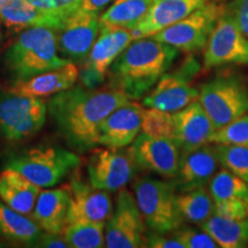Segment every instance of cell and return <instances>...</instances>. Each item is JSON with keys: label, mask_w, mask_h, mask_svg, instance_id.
<instances>
[{"label": "cell", "mask_w": 248, "mask_h": 248, "mask_svg": "<svg viewBox=\"0 0 248 248\" xmlns=\"http://www.w3.org/2000/svg\"><path fill=\"white\" fill-rule=\"evenodd\" d=\"M86 171L90 184L108 192L122 190L135 177V161L129 151L121 148H93L91 150Z\"/></svg>", "instance_id": "cell-13"}, {"label": "cell", "mask_w": 248, "mask_h": 248, "mask_svg": "<svg viewBox=\"0 0 248 248\" xmlns=\"http://www.w3.org/2000/svg\"><path fill=\"white\" fill-rule=\"evenodd\" d=\"M2 39V31H1V21H0V42Z\"/></svg>", "instance_id": "cell-41"}, {"label": "cell", "mask_w": 248, "mask_h": 248, "mask_svg": "<svg viewBox=\"0 0 248 248\" xmlns=\"http://www.w3.org/2000/svg\"><path fill=\"white\" fill-rule=\"evenodd\" d=\"M209 142L248 147V113L215 130L210 136Z\"/></svg>", "instance_id": "cell-32"}, {"label": "cell", "mask_w": 248, "mask_h": 248, "mask_svg": "<svg viewBox=\"0 0 248 248\" xmlns=\"http://www.w3.org/2000/svg\"><path fill=\"white\" fill-rule=\"evenodd\" d=\"M114 0H83L78 11L84 12V13L99 15Z\"/></svg>", "instance_id": "cell-39"}, {"label": "cell", "mask_w": 248, "mask_h": 248, "mask_svg": "<svg viewBox=\"0 0 248 248\" xmlns=\"http://www.w3.org/2000/svg\"><path fill=\"white\" fill-rule=\"evenodd\" d=\"M177 208L184 222L200 226L214 214L215 203L208 187H200L176 195Z\"/></svg>", "instance_id": "cell-28"}, {"label": "cell", "mask_w": 248, "mask_h": 248, "mask_svg": "<svg viewBox=\"0 0 248 248\" xmlns=\"http://www.w3.org/2000/svg\"><path fill=\"white\" fill-rule=\"evenodd\" d=\"M202 66L193 54H188L179 66L167 71L142 98V106L173 113L198 100L199 90L192 82Z\"/></svg>", "instance_id": "cell-7"}, {"label": "cell", "mask_w": 248, "mask_h": 248, "mask_svg": "<svg viewBox=\"0 0 248 248\" xmlns=\"http://www.w3.org/2000/svg\"><path fill=\"white\" fill-rule=\"evenodd\" d=\"M210 0H157L131 30L133 39L145 38L175 24Z\"/></svg>", "instance_id": "cell-20"}, {"label": "cell", "mask_w": 248, "mask_h": 248, "mask_svg": "<svg viewBox=\"0 0 248 248\" xmlns=\"http://www.w3.org/2000/svg\"><path fill=\"white\" fill-rule=\"evenodd\" d=\"M0 21L15 31L35 26H45L55 30L62 27L57 21L40 14L27 0H0Z\"/></svg>", "instance_id": "cell-25"}, {"label": "cell", "mask_w": 248, "mask_h": 248, "mask_svg": "<svg viewBox=\"0 0 248 248\" xmlns=\"http://www.w3.org/2000/svg\"><path fill=\"white\" fill-rule=\"evenodd\" d=\"M200 228V226H199ZM177 239L181 241L183 248H217L218 245L215 243L210 235L203 229L195 228H179L173 231Z\"/></svg>", "instance_id": "cell-35"}, {"label": "cell", "mask_w": 248, "mask_h": 248, "mask_svg": "<svg viewBox=\"0 0 248 248\" xmlns=\"http://www.w3.org/2000/svg\"><path fill=\"white\" fill-rule=\"evenodd\" d=\"M144 113L145 108L137 100H128L115 108L100 124L98 144L119 150L131 145L141 132Z\"/></svg>", "instance_id": "cell-17"}, {"label": "cell", "mask_w": 248, "mask_h": 248, "mask_svg": "<svg viewBox=\"0 0 248 248\" xmlns=\"http://www.w3.org/2000/svg\"><path fill=\"white\" fill-rule=\"evenodd\" d=\"M130 99L119 89L73 86L48 100L47 111L59 133L77 152L98 146L99 128L106 117Z\"/></svg>", "instance_id": "cell-1"}, {"label": "cell", "mask_w": 248, "mask_h": 248, "mask_svg": "<svg viewBox=\"0 0 248 248\" xmlns=\"http://www.w3.org/2000/svg\"><path fill=\"white\" fill-rule=\"evenodd\" d=\"M100 15L77 11L57 30L59 54L67 61L83 62L101 31Z\"/></svg>", "instance_id": "cell-15"}, {"label": "cell", "mask_w": 248, "mask_h": 248, "mask_svg": "<svg viewBox=\"0 0 248 248\" xmlns=\"http://www.w3.org/2000/svg\"><path fill=\"white\" fill-rule=\"evenodd\" d=\"M226 9L234 17L235 22L248 38V0H231Z\"/></svg>", "instance_id": "cell-36"}, {"label": "cell", "mask_w": 248, "mask_h": 248, "mask_svg": "<svg viewBox=\"0 0 248 248\" xmlns=\"http://www.w3.org/2000/svg\"><path fill=\"white\" fill-rule=\"evenodd\" d=\"M40 14L63 23L78 11L83 0H27Z\"/></svg>", "instance_id": "cell-33"}, {"label": "cell", "mask_w": 248, "mask_h": 248, "mask_svg": "<svg viewBox=\"0 0 248 248\" xmlns=\"http://www.w3.org/2000/svg\"><path fill=\"white\" fill-rule=\"evenodd\" d=\"M225 8L226 5L219 0H210L181 21L151 37L173 46L179 52L197 53L206 47L214 28Z\"/></svg>", "instance_id": "cell-8"}, {"label": "cell", "mask_w": 248, "mask_h": 248, "mask_svg": "<svg viewBox=\"0 0 248 248\" xmlns=\"http://www.w3.org/2000/svg\"><path fill=\"white\" fill-rule=\"evenodd\" d=\"M79 77V69L76 63L69 62L57 69L31 77L24 82L15 83L11 91L28 97L44 98L66 91L75 86Z\"/></svg>", "instance_id": "cell-21"}, {"label": "cell", "mask_w": 248, "mask_h": 248, "mask_svg": "<svg viewBox=\"0 0 248 248\" xmlns=\"http://www.w3.org/2000/svg\"><path fill=\"white\" fill-rule=\"evenodd\" d=\"M153 0H114L99 16L101 28L132 30L147 14Z\"/></svg>", "instance_id": "cell-27"}, {"label": "cell", "mask_w": 248, "mask_h": 248, "mask_svg": "<svg viewBox=\"0 0 248 248\" xmlns=\"http://www.w3.org/2000/svg\"><path fill=\"white\" fill-rule=\"evenodd\" d=\"M128 151L138 169L148 170L164 178H172L177 172L182 153L171 139L140 132Z\"/></svg>", "instance_id": "cell-14"}, {"label": "cell", "mask_w": 248, "mask_h": 248, "mask_svg": "<svg viewBox=\"0 0 248 248\" xmlns=\"http://www.w3.org/2000/svg\"><path fill=\"white\" fill-rule=\"evenodd\" d=\"M173 141L181 153L197 150L209 144V138L215 131L212 121L201 106L199 100L172 113Z\"/></svg>", "instance_id": "cell-19"}, {"label": "cell", "mask_w": 248, "mask_h": 248, "mask_svg": "<svg viewBox=\"0 0 248 248\" xmlns=\"http://www.w3.org/2000/svg\"><path fill=\"white\" fill-rule=\"evenodd\" d=\"M37 248H68L67 241L64 235L61 233H51V232L43 231L39 239L35 244Z\"/></svg>", "instance_id": "cell-38"}, {"label": "cell", "mask_w": 248, "mask_h": 248, "mask_svg": "<svg viewBox=\"0 0 248 248\" xmlns=\"http://www.w3.org/2000/svg\"><path fill=\"white\" fill-rule=\"evenodd\" d=\"M153 1H157V0H153Z\"/></svg>", "instance_id": "cell-42"}, {"label": "cell", "mask_w": 248, "mask_h": 248, "mask_svg": "<svg viewBox=\"0 0 248 248\" xmlns=\"http://www.w3.org/2000/svg\"><path fill=\"white\" fill-rule=\"evenodd\" d=\"M40 187L16 170L5 168L0 173V200L16 212L31 215Z\"/></svg>", "instance_id": "cell-23"}, {"label": "cell", "mask_w": 248, "mask_h": 248, "mask_svg": "<svg viewBox=\"0 0 248 248\" xmlns=\"http://www.w3.org/2000/svg\"><path fill=\"white\" fill-rule=\"evenodd\" d=\"M43 229L28 217L14 210L0 200V237L15 244L35 247Z\"/></svg>", "instance_id": "cell-24"}, {"label": "cell", "mask_w": 248, "mask_h": 248, "mask_svg": "<svg viewBox=\"0 0 248 248\" xmlns=\"http://www.w3.org/2000/svg\"><path fill=\"white\" fill-rule=\"evenodd\" d=\"M133 40L132 32L129 29L101 28L91 51L82 62L78 77L82 86L88 89L100 88L113 62Z\"/></svg>", "instance_id": "cell-12"}, {"label": "cell", "mask_w": 248, "mask_h": 248, "mask_svg": "<svg viewBox=\"0 0 248 248\" xmlns=\"http://www.w3.org/2000/svg\"><path fill=\"white\" fill-rule=\"evenodd\" d=\"M198 100L217 130L248 113V85L237 75H218L201 85Z\"/></svg>", "instance_id": "cell-6"}, {"label": "cell", "mask_w": 248, "mask_h": 248, "mask_svg": "<svg viewBox=\"0 0 248 248\" xmlns=\"http://www.w3.org/2000/svg\"><path fill=\"white\" fill-rule=\"evenodd\" d=\"M75 152L55 145H43L13 154L6 160L5 168L14 169L40 188L53 187L79 166Z\"/></svg>", "instance_id": "cell-4"}, {"label": "cell", "mask_w": 248, "mask_h": 248, "mask_svg": "<svg viewBox=\"0 0 248 248\" xmlns=\"http://www.w3.org/2000/svg\"><path fill=\"white\" fill-rule=\"evenodd\" d=\"M69 206L67 224L75 222L106 223L113 210L109 192L94 187L80 178L73 177L67 186Z\"/></svg>", "instance_id": "cell-16"}, {"label": "cell", "mask_w": 248, "mask_h": 248, "mask_svg": "<svg viewBox=\"0 0 248 248\" xmlns=\"http://www.w3.org/2000/svg\"><path fill=\"white\" fill-rule=\"evenodd\" d=\"M67 63L69 61L59 54L57 30L45 26L21 31L4 55L5 68L13 84Z\"/></svg>", "instance_id": "cell-3"}, {"label": "cell", "mask_w": 248, "mask_h": 248, "mask_svg": "<svg viewBox=\"0 0 248 248\" xmlns=\"http://www.w3.org/2000/svg\"><path fill=\"white\" fill-rule=\"evenodd\" d=\"M224 66H248V38L226 8L203 49L204 69Z\"/></svg>", "instance_id": "cell-11"}, {"label": "cell", "mask_w": 248, "mask_h": 248, "mask_svg": "<svg viewBox=\"0 0 248 248\" xmlns=\"http://www.w3.org/2000/svg\"><path fill=\"white\" fill-rule=\"evenodd\" d=\"M141 132L154 137L169 138L173 140L172 113L154 108H145Z\"/></svg>", "instance_id": "cell-34"}, {"label": "cell", "mask_w": 248, "mask_h": 248, "mask_svg": "<svg viewBox=\"0 0 248 248\" xmlns=\"http://www.w3.org/2000/svg\"><path fill=\"white\" fill-rule=\"evenodd\" d=\"M47 113L42 98L0 91V138L20 141L32 137L45 124Z\"/></svg>", "instance_id": "cell-9"}, {"label": "cell", "mask_w": 248, "mask_h": 248, "mask_svg": "<svg viewBox=\"0 0 248 248\" xmlns=\"http://www.w3.org/2000/svg\"><path fill=\"white\" fill-rule=\"evenodd\" d=\"M9 245L7 243V240L4 239V238L0 237V248H4V247H8Z\"/></svg>", "instance_id": "cell-40"}, {"label": "cell", "mask_w": 248, "mask_h": 248, "mask_svg": "<svg viewBox=\"0 0 248 248\" xmlns=\"http://www.w3.org/2000/svg\"><path fill=\"white\" fill-rule=\"evenodd\" d=\"M105 226L106 223H68L62 233L71 248H100L105 247Z\"/></svg>", "instance_id": "cell-30"}, {"label": "cell", "mask_w": 248, "mask_h": 248, "mask_svg": "<svg viewBox=\"0 0 248 248\" xmlns=\"http://www.w3.org/2000/svg\"><path fill=\"white\" fill-rule=\"evenodd\" d=\"M147 247L151 248H183L181 241L175 233H156L152 232L147 235Z\"/></svg>", "instance_id": "cell-37"}, {"label": "cell", "mask_w": 248, "mask_h": 248, "mask_svg": "<svg viewBox=\"0 0 248 248\" xmlns=\"http://www.w3.org/2000/svg\"><path fill=\"white\" fill-rule=\"evenodd\" d=\"M218 167L214 146L206 144L197 150L182 153L177 172L170 181L177 193L207 187Z\"/></svg>", "instance_id": "cell-18"}, {"label": "cell", "mask_w": 248, "mask_h": 248, "mask_svg": "<svg viewBox=\"0 0 248 248\" xmlns=\"http://www.w3.org/2000/svg\"><path fill=\"white\" fill-rule=\"evenodd\" d=\"M222 248L248 247V218L231 219L213 214L200 225Z\"/></svg>", "instance_id": "cell-26"}, {"label": "cell", "mask_w": 248, "mask_h": 248, "mask_svg": "<svg viewBox=\"0 0 248 248\" xmlns=\"http://www.w3.org/2000/svg\"><path fill=\"white\" fill-rule=\"evenodd\" d=\"M132 191L145 224L152 232L171 233L185 223L177 208V192L170 179H137Z\"/></svg>", "instance_id": "cell-5"}, {"label": "cell", "mask_w": 248, "mask_h": 248, "mask_svg": "<svg viewBox=\"0 0 248 248\" xmlns=\"http://www.w3.org/2000/svg\"><path fill=\"white\" fill-rule=\"evenodd\" d=\"M178 55L177 48L152 37L135 39L108 70L109 85L130 100H139L171 68Z\"/></svg>", "instance_id": "cell-2"}, {"label": "cell", "mask_w": 248, "mask_h": 248, "mask_svg": "<svg viewBox=\"0 0 248 248\" xmlns=\"http://www.w3.org/2000/svg\"><path fill=\"white\" fill-rule=\"evenodd\" d=\"M146 229L135 195L125 188L120 190L105 226V247H147Z\"/></svg>", "instance_id": "cell-10"}, {"label": "cell", "mask_w": 248, "mask_h": 248, "mask_svg": "<svg viewBox=\"0 0 248 248\" xmlns=\"http://www.w3.org/2000/svg\"><path fill=\"white\" fill-rule=\"evenodd\" d=\"M213 146L219 166L248 183V147L224 144Z\"/></svg>", "instance_id": "cell-31"}, {"label": "cell", "mask_w": 248, "mask_h": 248, "mask_svg": "<svg viewBox=\"0 0 248 248\" xmlns=\"http://www.w3.org/2000/svg\"><path fill=\"white\" fill-rule=\"evenodd\" d=\"M207 187L212 194L214 203H248V183L226 169L217 170Z\"/></svg>", "instance_id": "cell-29"}, {"label": "cell", "mask_w": 248, "mask_h": 248, "mask_svg": "<svg viewBox=\"0 0 248 248\" xmlns=\"http://www.w3.org/2000/svg\"><path fill=\"white\" fill-rule=\"evenodd\" d=\"M69 193L67 187L40 191L31 217L43 231L62 233L67 224Z\"/></svg>", "instance_id": "cell-22"}]
</instances>
